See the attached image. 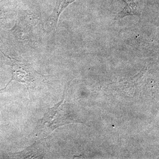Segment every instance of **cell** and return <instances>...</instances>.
Listing matches in <instances>:
<instances>
[{
    "instance_id": "cell-1",
    "label": "cell",
    "mask_w": 159,
    "mask_h": 159,
    "mask_svg": "<svg viewBox=\"0 0 159 159\" xmlns=\"http://www.w3.org/2000/svg\"><path fill=\"white\" fill-rule=\"evenodd\" d=\"M7 57L11 66L12 76L11 80L22 83L28 88L34 87L35 82L43 76L34 70L31 66L16 59Z\"/></svg>"
},
{
    "instance_id": "cell-2",
    "label": "cell",
    "mask_w": 159,
    "mask_h": 159,
    "mask_svg": "<svg viewBox=\"0 0 159 159\" xmlns=\"http://www.w3.org/2000/svg\"><path fill=\"white\" fill-rule=\"evenodd\" d=\"M126 2L128 3V5L126 6L125 9H123V11L119 13L118 15L119 17H124L126 16L139 15V10L136 5L135 4L134 0L128 1Z\"/></svg>"
},
{
    "instance_id": "cell-3",
    "label": "cell",
    "mask_w": 159,
    "mask_h": 159,
    "mask_svg": "<svg viewBox=\"0 0 159 159\" xmlns=\"http://www.w3.org/2000/svg\"><path fill=\"white\" fill-rule=\"evenodd\" d=\"M75 0H58L57 9L55 12H54V14L53 16L54 24L57 25L58 17L63 10L65 9L66 7L68 6L69 4L73 2Z\"/></svg>"
}]
</instances>
